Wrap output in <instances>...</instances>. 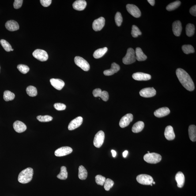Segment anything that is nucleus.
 <instances>
[{
	"instance_id": "obj_1",
	"label": "nucleus",
	"mask_w": 196,
	"mask_h": 196,
	"mask_svg": "<svg viewBox=\"0 0 196 196\" xmlns=\"http://www.w3.org/2000/svg\"><path fill=\"white\" fill-rule=\"evenodd\" d=\"M176 73L180 82L185 89L190 91L194 90V83L191 77L186 71L179 68L177 69Z\"/></svg>"
},
{
	"instance_id": "obj_2",
	"label": "nucleus",
	"mask_w": 196,
	"mask_h": 196,
	"mask_svg": "<svg viewBox=\"0 0 196 196\" xmlns=\"http://www.w3.org/2000/svg\"><path fill=\"white\" fill-rule=\"evenodd\" d=\"M34 174L33 169L28 167L23 170L18 175V181L20 183L26 184L29 183L32 179Z\"/></svg>"
},
{
	"instance_id": "obj_3",
	"label": "nucleus",
	"mask_w": 196,
	"mask_h": 196,
	"mask_svg": "<svg viewBox=\"0 0 196 196\" xmlns=\"http://www.w3.org/2000/svg\"><path fill=\"white\" fill-rule=\"evenodd\" d=\"M136 60L135 52L133 48H130L128 49L126 55L122 59L123 63L126 65L134 63Z\"/></svg>"
},
{
	"instance_id": "obj_4",
	"label": "nucleus",
	"mask_w": 196,
	"mask_h": 196,
	"mask_svg": "<svg viewBox=\"0 0 196 196\" xmlns=\"http://www.w3.org/2000/svg\"><path fill=\"white\" fill-rule=\"evenodd\" d=\"M144 159L147 163L156 164L161 161L162 156L158 154L152 152L146 154L144 156Z\"/></svg>"
},
{
	"instance_id": "obj_5",
	"label": "nucleus",
	"mask_w": 196,
	"mask_h": 196,
	"mask_svg": "<svg viewBox=\"0 0 196 196\" xmlns=\"http://www.w3.org/2000/svg\"><path fill=\"white\" fill-rule=\"evenodd\" d=\"M136 179L139 183L143 185H150L154 182L152 177L147 174H140L137 176Z\"/></svg>"
},
{
	"instance_id": "obj_6",
	"label": "nucleus",
	"mask_w": 196,
	"mask_h": 196,
	"mask_svg": "<svg viewBox=\"0 0 196 196\" xmlns=\"http://www.w3.org/2000/svg\"><path fill=\"white\" fill-rule=\"evenodd\" d=\"M75 63L83 70L88 71L90 69V65L87 61L80 56H76L74 59Z\"/></svg>"
},
{
	"instance_id": "obj_7",
	"label": "nucleus",
	"mask_w": 196,
	"mask_h": 196,
	"mask_svg": "<svg viewBox=\"0 0 196 196\" xmlns=\"http://www.w3.org/2000/svg\"><path fill=\"white\" fill-rule=\"evenodd\" d=\"M32 55L35 58L41 62L47 61L48 58L47 53L44 50L37 49L33 53Z\"/></svg>"
},
{
	"instance_id": "obj_8",
	"label": "nucleus",
	"mask_w": 196,
	"mask_h": 196,
	"mask_svg": "<svg viewBox=\"0 0 196 196\" xmlns=\"http://www.w3.org/2000/svg\"><path fill=\"white\" fill-rule=\"evenodd\" d=\"M105 134L103 131H100L95 135L94 139V145L96 148H100L103 145L104 141Z\"/></svg>"
},
{
	"instance_id": "obj_9",
	"label": "nucleus",
	"mask_w": 196,
	"mask_h": 196,
	"mask_svg": "<svg viewBox=\"0 0 196 196\" xmlns=\"http://www.w3.org/2000/svg\"><path fill=\"white\" fill-rule=\"evenodd\" d=\"M126 8L128 13L134 17L138 18L141 16V11L136 5L133 4H128Z\"/></svg>"
},
{
	"instance_id": "obj_10",
	"label": "nucleus",
	"mask_w": 196,
	"mask_h": 196,
	"mask_svg": "<svg viewBox=\"0 0 196 196\" xmlns=\"http://www.w3.org/2000/svg\"><path fill=\"white\" fill-rule=\"evenodd\" d=\"M133 116L132 114L129 113L126 114L121 118L119 122V126L121 128H124L128 126L130 122L132 121Z\"/></svg>"
},
{
	"instance_id": "obj_11",
	"label": "nucleus",
	"mask_w": 196,
	"mask_h": 196,
	"mask_svg": "<svg viewBox=\"0 0 196 196\" xmlns=\"http://www.w3.org/2000/svg\"><path fill=\"white\" fill-rule=\"evenodd\" d=\"M72 151V149L70 147H62L57 149L54 152V154L57 156H62L70 154Z\"/></svg>"
},
{
	"instance_id": "obj_12",
	"label": "nucleus",
	"mask_w": 196,
	"mask_h": 196,
	"mask_svg": "<svg viewBox=\"0 0 196 196\" xmlns=\"http://www.w3.org/2000/svg\"><path fill=\"white\" fill-rule=\"evenodd\" d=\"M156 91L153 88H144L140 92V96L142 97L149 98L154 96L156 95Z\"/></svg>"
},
{
	"instance_id": "obj_13",
	"label": "nucleus",
	"mask_w": 196,
	"mask_h": 196,
	"mask_svg": "<svg viewBox=\"0 0 196 196\" xmlns=\"http://www.w3.org/2000/svg\"><path fill=\"white\" fill-rule=\"evenodd\" d=\"M105 24V19L104 17H101L94 21L92 24L93 28L96 31H100L104 26Z\"/></svg>"
},
{
	"instance_id": "obj_14",
	"label": "nucleus",
	"mask_w": 196,
	"mask_h": 196,
	"mask_svg": "<svg viewBox=\"0 0 196 196\" xmlns=\"http://www.w3.org/2000/svg\"><path fill=\"white\" fill-rule=\"evenodd\" d=\"M93 94L95 97H99L103 101H107L108 100L109 95L108 92L106 91H102L100 88H97L93 91Z\"/></svg>"
},
{
	"instance_id": "obj_15",
	"label": "nucleus",
	"mask_w": 196,
	"mask_h": 196,
	"mask_svg": "<svg viewBox=\"0 0 196 196\" xmlns=\"http://www.w3.org/2000/svg\"><path fill=\"white\" fill-rule=\"evenodd\" d=\"M83 122V118L81 117H78L71 121L68 126L69 130H72L81 126Z\"/></svg>"
},
{
	"instance_id": "obj_16",
	"label": "nucleus",
	"mask_w": 196,
	"mask_h": 196,
	"mask_svg": "<svg viewBox=\"0 0 196 196\" xmlns=\"http://www.w3.org/2000/svg\"><path fill=\"white\" fill-rule=\"evenodd\" d=\"M134 79L137 81H147L150 80L151 76L150 75L142 72H137L132 75Z\"/></svg>"
},
{
	"instance_id": "obj_17",
	"label": "nucleus",
	"mask_w": 196,
	"mask_h": 196,
	"mask_svg": "<svg viewBox=\"0 0 196 196\" xmlns=\"http://www.w3.org/2000/svg\"><path fill=\"white\" fill-rule=\"evenodd\" d=\"M13 128L16 132L21 133L25 131L27 126L23 122L20 121H16L13 124Z\"/></svg>"
},
{
	"instance_id": "obj_18",
	"label": "nucleus",
	"mask_w": 196,
	"mask_h": 196,
	"mask_svg": "<svg viewBox=\"0 0 196 196\" xmlns=\"http://www.w3.org/2000/svg\"><path fill=\"white\" fill-rule=\"evenodd\" d=\"M51 85L56 89L61 90L65 85V83L60 79H52L50 80Z\"/></svg>"
},
{
	"instance_id": "obj_19",
	"label": "nucleus",
	"mask_w": 196,
	"mask_h": 196,
	"mask_svg": "<svg viewBox=\"0 0 196 196\" xmlns=\"http://www.w3.org/2000/svg\"><path fill=\"white\" fill-rule=\"evenodd\" d=\"M120 68L118 64L113 62L111 64V69L104 70L103 71V74L105 76H111L114 73L117 72L120 70Z\"/></svg>"
},
{
	"instance_id": "obj_20",
	"label": "nucleus",
	"mask_w": 196,
	"mask_h": 196,
	"mask_svg": "<svg viewBox=\"0 0 196 196\" xmlns=\"http://www.w3.org/2000/svg\"><path fill=\"white\" fill-rule=\"evenodd\" d=\"M170 113V110L167 107H161L156 110L154 111L155 116L158 118H161L166 116Z\"/></svg>"
},
{
	"instance_id": "obj_21",
	"label": "nucleus",
	"mask_w": 196,
	"mask_h": 196,
	"mask_svg": "<svg viewBox=\"0 0 196 196\" xmlns=\"http://www.w3.org/2000/svg\"><path fill=\"white\" fill-rule=\"evenodd\" d=\"M172 27L174 34L176 36H179L181 34L182 28L181 21L179 20L174 21L173 23Z\"/></svg>"
},
{
	"instance_id": "obj_22",
	"label": "nucleus",
	"mask_w": 196,
	"mask_h": 196,
	"mask_svg": "<svg viewBox=\"0 0 196 196\" xmlns=\"http://www.w3.org/2000/svg\"><path fill=\"white\" fill-rule=\"evenodd\" d=\"M5 28L8 30L10 31H17L19 28L18 23L13 20L8 21L5 24Z\"/></svg>"
},
{
	"instance_id": "obj_23",
	"label": "nucleus",
	"mask_w": 196,
	"mask_h": 196,
	"mask_svg": "<svg viewBox=\"0 0 196 196\" xmlns=\"http://www.w3.org/2000/svg\"><path fill=\"white\" fill-rule=\"evenodd\" d=\"M164 134L166 138L169 141L173 140L175 138L173 128L171 126H167L166 128Z\"/></svg>"
},
{
	"instance_id": "obj_24",
	"label": "nucleus",
	"mask_w": 196,
	"mask_h": 196,
	"mask_svg": "<svg viewBox=\"0 0 196 196\" xmlns=\"http://www.w3.org/2000/svg\"><path fill=\"white\" fill-rule=\"evenodd\" d=\"M87 2L84 0H77L73 4V9L77 11L83 10L87 6Z\"/></svg>"
},
{
	"instance_id": "obj_25",
	"label": "nucleus",
	"mask_w": 196,
	"mask_h": 196,
	"mask_svg": "<svg viewBox=\"0 0 196 196\" xmlns=\"http://www.w3.org/2000/svg\"><path fill=\"white\" fill-rule=\"evenodd\" d=\"M175 180L177 183V186L179 188L183 187L185 182V177L183 173L179 171L177 173L175 177Z\"/></svg>"
},
{
	"instance_id": "obj_26",
	"label": "nucleus",
	"mask_w": 196,
	"mask_h": 196,
	"mask_svg": "<svg viewBox=\"0 0 196 196\" xmlns=\"http://www.w3.org/2000/svg\"><path fill=\"white\" fill-rule=\"evenodd\" d=\"M135 54L136 60L138 61H143L147 59V57L140 47L136 48Z\"/></svg>"
},
{
	"instance_id": "obj_27",
	"label": "nucleus",
	"mask_w": 196,
	"mask_h": 196,
	"mask_svg": "<svg viewBox=\"0 0 196 196\" xmlns=\"http://www.w3.org/2000/svg\"><path fill=\"white\" fill-rule=\"evenodd\" d=\"M144 127V122L139 121L133 125L132 128V131L133 133H138L142 130Z\"/></svg>"
},
{
	"instance_id": "obj_28",
	"label": "nucleus",
	"mask_w": 196,
	"mask_h": 196,
	"mask_svg": "<svg viewBox=\"0 0 196 196\" xmlns=\"http://www.w3.org/2000/svg\"><path fill=\"white\" fill-rule=\"evenodd\" d=\"M189 134L191 140L193 142L196 141V127L195 125H191L189 128Z\"/></svg>"
},
{
	"instance_id": "obj_29",
	"label": "nucleus",
	"mask_w": 196,
	"mask_h": 196,
	"mask_svg": "<svg viewBox=\"0 0 196 196\" xmlns=\"http://www.w3.org/2000/svg\"><path fill=\"white\" fill-rule=\"evenodd\" d=\"M88 172L86 168L82 165L80 166L79 168L78 177L81 180H85L86 179Z\"/></svg>"
},
{
	"instance_id": "obj_30",
	"label": "nucleus",
	"mask_w": 196,
	"mask_h": 196,
	"mask_svg": "<svg viewBox=\"0 0 196 196\" xmlns=\"http://www.w3.org/2000/svg\"><path fill=\"white\" fill-rule=\"evenodd\" d=\"M107 47L98 49L95 51L93 54L94 58H99L103 57L107 52Z\"/></svg>"
},
{
	"instance_id": "obj_31",
	"label": "nucleus",
	"mask_w": 196,
	"mask_h": 196,
	"mask_svg": "<svg viewBox=\"0 0 196 196\" xmlns=\"http://www.w3.org/2000/svg\"><path fill=\"white\" fill-rule=\"evenodd\" d=\"M57 178L61 180H65L68 178V172L66 170V168L65 166H62L61 167L60 172L57 175Z\"/></svg>"
},
{
	"instance_id": "obj_32",
	"label": "nucleus",
	"mask_w": 196,
	"mask_h": 196,
	"mask_svg": "<svg viewBox=\"0 0 196 196\" xmlns=\"http://www.w3.org/2000/svg\"><path fill=\"white\" fill-rule=\"evenodd\" d=\"M26 92L27 94L30 96L35 97L37 95V90L36 87L32 86H29L27 87L26 88Z\"/></svg>"
},
{
	"instance_id": "obj_33",
	"label": "nucleus",
	"mask_w": 196,
	"mask_h": 196,
	"mask_svg": "<svg viewBox=\"0 0 196 196\" xmlns=\"http://www.w3.org/2000/svg\"><path fill=\"white\" fill-rule=\"evenodd\" d=\"M186 34L188 36L191 37L194 35L195 28L194 24L189 23L186 26Z\"/></svg>"
},
{
	"instance_id": "obj_34",
	"label": "nucleus",
	"mask_w": 196,
	"mask_h": 196,
	"mask_svg": "<svg viewBox=\"0 0 196 196\" xmlns=\"http://www.w3.org/2000/svg\"><path fill=\"white\" fill-rule=\"evenodd\" d=\"M15 95L10 91H5L4 92L3 99L6 101H12L14 99Z\"/></svg>"
},
{
	"instance_id": "obj_35",
	"label": "nucleus",
	"mask_w": 196,
	"mask_h": 196,
	"mask_svg": "<svg viewBox=\"0 0 196 196\" xmlns=\"http://www.w3.org/2000/svg\"><path fill=\"white\" fill-rule=\"evenodd\" d=\"M181 2L179 1H177L169 4L166 8L168 11H171L175 10L180 5Z\"/></svg>"
},
{
	"instance_id": "obj_36",
	"label": "nucleus",
	"mask_w": 196,
	"mask_h": 196,
	"mask_svg": "<svg viewBox=\"0 0 196 196\" xmlns=\"http://www.w3.org/2000/svg\"><path fill=\"white\" fill-rule=\"evenodd\" d=\"M182 50L184 53L186 54H189L195 52L194 47L191 45H184L182 46Z\"/></svg>"
},
{
	"instance_id": "obj_37",
	"label": "nucleus",
	"mask_w": 196,
	"mask_h": 196,
	"mask_svg": "<svg viewBox=\"0 0 196 196\" xmlns=\"http://www.w3.org/2000/svg\"><path fill=\"white\" fill-rule=\"evenodd\" d=\"M0 43L5 51L10 52L11 51L12 49L11 46L6 40L2 39L0 41Z\"/></svg>"
},
{
	"instance_id": "obj_38",
	"label": "nucleus",
	"mask_w": 196,
	"mask_h": 196,
	"mask_svg": "<svg viewBox=\"0 0 196 196\" xmlns=\"http://www.w3.org/2000/svg\"><path fill=\"white\" fill-rule=\"evenodd\" d=\"M37 119L41 122H48L52 120L53 118L48 115H39L37 117Z\"/></svg>"
},
{
	"instance_id": "obj_39",
	"label": "nucleus",
	"mask_w": 196,
	"mask_h": 196,
	"mask_svg": "<svg viewBox=\"0 0 196 196\" xmlns=\"http://www.w3.org/2000/svg\"><path fill=\"white\" fill-rule=\"evenodd\" d=\"M131 34L133 37L137 38L139 35L142 34V32L137 26L133 25L132 27Z\"/></svg>"
},
{
	"instance_id": "obj_40",
	"label": "nucleus",
	"mask_w": 196,
	"mask_h": 196,
	"mask_svg": "<svg viewBox=\"0 0 196 196\" xmlns=\"http://www.w3.org/2000/svg\"><path fill=\"white\" fill-rule=\"evenodd\" d=\"M114 182L111 179H107L104 184V188L106 191H109L113 186Z\"/></svg>"
},
{
	"instance_id": "obj_41",
	"label": "nucleus",
	"mask_w": 196,
	"mask_h": 196,
	"mask_svg": "<svg viewBox=\"0 0 196 196\" xmlns=\"http://www.w3.org/2000/svg\"><path fill=\"white\" fill-rule=\"evenodd\" d=\"M115 23L117 26H120L121 25L123 19L121 14L119 12H117L115 16Z\"/></svg>"
},
{
	"instance_id": "obj_42",
	"label": "nucleus",
	"mask_w": 196,
	"mask_h": 196,
	"mask_svg": "<svg viewBox=\"0 0 196 196\" xmlns=\"http://www.w3.org/2000/svg\"><path fill=\"white\" fill-rule=\"evenodd\" d=\"M17 68L20 72L24 74H26L30 70V68L28 66L23 64H19L17 65Z\"/></svg>"
},
{
	"instance_id": "obj_43",
	"label": "nucleus",
	"mask_w": 196,
	"mask_h": 196,
	"mask_svg": "<svg viewBox=\"0 0 196 196\" xmlns=\"http://www.w3.org/2000/svg\"><path fill=\"white\" fill-rule=\"evenodd\" d=\"M106 179L105 177L101 175H98L95 177V180L97 185L103 186L105 182Z\"/></svg>"
},
{
	"instance_id": "obj_44",
	"label": "nucleus",
	"mask_w": 196,
	"mask_h": 196,
	"mask_svg": "<svg viewBox=\"0 0 196 196\" xmlns=\"http://www.w3.org/2000/svg\"><path fill=\"white\" fill-rule=\"evenodd\" d=\"M54 107L56 109L59 111H63L66 108V106L65 104L60 103H54Z\"/></svg>"
},
{
	"instance_id": "obj_45",
	"label": "nucleus",
	"mask_w": 196,
	"mask_h": 196,
	"mask_svg": "<svg viewBox=\"0 0 196 196\" xmlns=\"http://www.w3.org/2000/svg\"><path fill=\"white\" fill-rule=\"evenodd\" d=\"M23 2V0H15L13 3V7L15 9H19L21 7Z\"/></svg>"
},
{
	"instance_id": "obj_46",
	"label": "nucleus",
	"mask_w": 196,
	"mask_h": 196,
	"mask_svg": "<svg viewBox=\"0 0 196 196\" xmlns=\"http://www.w3.org/2000/svg\"><path fill=\"white\" fill-rule=\"evenodd\" d=\"M40 2L43 7H47L51 5L52 1L51 0H40Z\"/></svg>"
},
{
	"instance_id": "obj_47",
	"label": "nucleus",
	"mask_w": 196,
	"mask_h": 196,
	"mask_svg": "<svg viewBox=\"0 0 196 196\" xmlns=\"http://www.w3.org/2000/svg\"><path fill=\"white\" fill-rule=\"evenodd\" d=\"M190 13L192 15L196 16V5H194L190 9Z\"/></svg>"
},
{
	"instance_id": "obj_48",
	"label": "nucleus",
	"mask_w": 196,
	"mask_h": 196,
	"mask_svg": "<svg viewBox=\"0 0 196 196\" xmlns=\"http://www.w3.org/2000/svg\"><path fill=\"white\" fill-rule=\"evenodd\" d=\"M148 1L152 6H154V5L155 2L154 0H148Z\"/></svg>"
},
{
	"instance_id": "obj_49",
	"label": "nucleus",
	"mask_w": 196,
	"mask_h": 196,
	"mask_svg": "<svg viewBox=\"0 0 196 196\" xmlns=\"http://www.w3.org/2000/svg\"><path fill=\"white\" fill-rule=\"evenodd\" d=\"M128 152L127 150H125L123 152V156L124 157L126 158L127 156Z\"/></svg>"
},
{
	"instance_id": "obj_50",
	"label": "nucleus",
	"mask_w": 196,
	"mask_h": 196,
	"mask_svg": "<svg viewBox=\"0 0 196 196\" xmlns=\"http://www.w3.org/2000/svg\"><path fill=\"white\" fill-rule=\"evenodd\" d=\"M111 153H112V156L113 157H115L116 156L117 153L116 152H115V150H111Z\"/></svg>"
},
{
	"instance_id": "obj_51",
	"label": "nucleus",
	"mask_w": 196,
	"mask_h": 196,
	"mask_svg": "<svg viewBox=\"0 0 196 196\" xmlns=\"http://www.w3.org/2000/svg\"><path fill=\"white\" fill-rule=\"evenodd\" d=\"M152 183H153V184H156V183H155V182H152Z\"/></svg>"
},
{
	"instance_id": "obj_52",
	"label": "nucleus",
	"mask_w": 196,
	"mask_h": 196,
	"mask_svg": "<svg viewBox=\"0 0 196 196\" xmlns=\"http://www.w3.org/2000/svg\"><path fill=\"white\" fill-rule=\"evenodd\" d=\"M13 51V48H12V50H11V51Z\"/></svg>"
},
{
	"instance_id": "obj_53",
	"label": "nucleus",
	"mask_w": 196,
	"mask_h": 196,
	"mask_svg": "<svg viewBox=\"0 0 196 196\" xmlns=\"http://www.w3.org/2000/svg\"><path fill=\"white\" fill-rule=\"evenodd\" d=\"M148 153H150V152H149V151H148Z\"/></svg>"
}]
</instances>
